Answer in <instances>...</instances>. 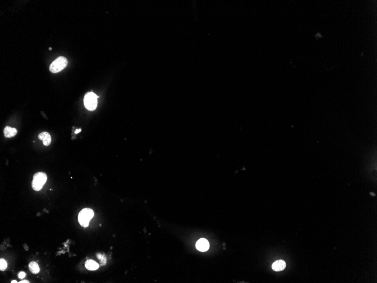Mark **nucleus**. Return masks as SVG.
Masks as SVG:
<instances>
[{"label": "nucleus", "mask_w": 377, "mask_h": 283, "mask_svg": "<svg viewBox=\"0 0 377 283\" xmlns=\"http://www.w3.org/2000/svg\"><path fill=\"white\" fill-rule=\"evenodd\" d=\"M94 216V212L92 209L85 208L80 211L78 216V220L81 226L83 227H87L89 225V222Z\"/></svg>", "instance_id": "1"}, {"label": "nucleus", "mask_w": 377, "mask_h": 283, "mask_svg": "<svg viewBox=\"0 0 377 283\" xmlns=\"http://www.w3.org/2000/svg\"><path fill=\"white\" fill-rule=\"evenodd\" d=\"M47 180L46 173L42 172L37 173L34 175L32 186L34 190L39 191L42 189Z\"/></svg>", "instance_id": "2"}, {"label": "nucleus", "mask_w": 377, "mask_h": 283, "mask_svg": "<svg viewBox=\"0 0 377 283\" xmlns=\"http://www.w3.org/2000/svg\"><path fill=\"white\" fill-rule=\"evenodd\" d=\"M97 98L98 96L93 92H88L84 98V104L87 109L90 111H93L96 109L97 106Z\"/></svg>", "instance_id": "3"}, {"label": "nucleus", "mask_w": 377, "mask_h": 283, "mask_svg": "<svg viewBox=\"0 0 377 283\" xmlns=\"http://www.w3.org/2000/svg\"><path fill=\"white\" fill-rule=\"evenodd\" d=\"M68 61L64 57H59L54 61L50 66V71L52 73H58L63 70L67 66Z\"/></svg>", "instance_id": "4"}, {"label": "nucleus", "mask_w": 377, "mask_h": 283, "mask_svg": "<svg viewBox=\"0 0 377 283\" xmlns=\"http://www.w3.org/2000/svg\"><path fill=\"white\" fill-rule=\"evenodd\" d=\"M196 248L201 252H206L210 248V244L206 239L202 238L197 241Z\"/></svg>", "instance_id": "5"}, {"label": "nucleus", "mask_w": 377, "mask_h": 283, "mask_svg": "<svg viewBox=\"0 0 377 283\" xmlns=\"http://www.w3.org/2000/svg\"><path fill=\"white\" fill-rule=\"evenodd\" d=\"M38 139L42 140L43 144L45 146H49L51 143V135L47 132H43L40 133L38 136Z\"/></svg>", "instance_id": "6"}, {"label": "nucleus", "mask_w": 377, "mask_h": 283, "mask_svg": "<svg viewBox=\"0 0 377 283\" xmlns=\"http://www.w3.org/2000/svg\"><path fill=\"white\" fill-rule=\"evenodd\" d=\"M285 267H286V263L283 260H278L273 263V270L275 271L284 270Z\"/></svg>", "instance_id": "7"}, {"label": "nucleus", "mask_w": 377, "mask_h": 283, "mask_svg": "<svg viewBox=\"0 0 377 283\" xmlns=\"http://www.w3.org/2000/svg\"><path fill=\"white\" fill-rule=\"evenodd\" d=\"M17 134V130L12 127L7 126L4 129V135L7 138L13 137Z\"/></svg>", "instance_id": "8"}, {"label": "nucleus", "mask_w": 377, "mask_h": 283, "mask_svg": "<svg viewBox=\"0 0 377 283\" xmlns=\"http://www.w3.org/2000/svg\"><path fill=\"white\" fill-rule=\"evenodd\" d=\"M85 267L89 270H96L99 268V265L93 260H88L85 262Z\"/></svg>", "instance_id": "9"}, {"label": "nucleus", "mask_w": 377, "mask_h": 283, "mask_svg": "<svg viewBox=\"0 0 377 283\" xmlns=\"http://www.w3.org/2000/svg\"><path fill=\"white\" fill-rule=\"evenodd\" d=\"M29 268L31 272L34 274H38L40 272V267L36 262H30L29 264Z\"/></svg>", "instance_id": "10"}, {"label": "nucleus", "mask_w": 377, "mask_h": 283, "mask_svg": "<svg viewBox=\"0 0 377 283\" xmlns=\"http://www.w3.org/2000/svg\"><path fill=\"white\" fill-rule=\"evenodd\" d=\"M7 262L4 259H1L0 260V270L1 271H4L6 270V268H7Z\"/></svg>", "instance_id": "11"}, {"label": "nucleus", "mask_w": 377, "mask_h": 283, "mask_svg": "<svg viewBox=\"0 0 377 283\" xmlns=\"http://www.w3.org/2000/svg\"><path fill=\"white\" fill-rule=\"evenodd\" d=\"M97 257L99 258V259H100V260L101 261L102 265H105V264H106V258L105 257V255L99 254H98V255H97Z\"/></svg>", "instance_id": "12"}, {"label": "nucleus", "mask_w": 377, "mask_h": 283, "mask_svg": "<svg viewBox=\"0 0 377 283\" xmlns=\"http://www.w3.org/2000/svg\"><path fill=\"white\" fill-rule=\"evenodd\" d=\"M25 275H26V274H25V272H20L19 273V274H18V277H19V278H20V279H23L24 278H25Z\"/></svg>", "instance_id": "13"}, {"label": "nucleus", "mask_w": 377, "mask_h": 283, "mask_svg": "<svg viewBox=\"0 0 377 283\" xmlns=\"http://www.w3.org/2000/svg\"><path fill=\"white\" fill-rule=\"evenodd\" d=\"M19 283H29V281H28V280H22V281H20V282H19Z\"/></svg>", "instance_id": "14"}, {"label": "nucleus", "mask_w": 377, "mask_h": 283, "mask_svg": "<svg viewBox=\"0 0 377 283\" xmlns=\"http://www.w3.org/2000/svg\"><path fill=\"white\" fill-rule=\"evenodd\" d=\"M81 129L77 130H76V131H75V133H79V132H81Z\"/></svg>", "instance_id": "15"}, {"label": "nucleus", "mask_w": 377, "mask_h": 283, "mask_svg": "<svg viewBox=\"0 0 377 283\" xmlns=\"http://www.w3.org/2000/svg\"><path fill=\"white\" fill-rule=\"evenodd\" d=\"M17 283V281H16V280H13V281H11V283Z\"/></svg>", "instance_id": "16"}, {"label": "nucleus", "mask_w": 377, "mask_h": 283, "mask_svg": "<svg viewBox=\"0 0 377 283\" xmlns=\"http://www.w3.org/2000/svg\"><path fill=\"white\" fill-rule=\"evenodd\" d=\"M49 50H51V48H49Z\"/></svg>", "instance_id": "17"}]
</instances>
